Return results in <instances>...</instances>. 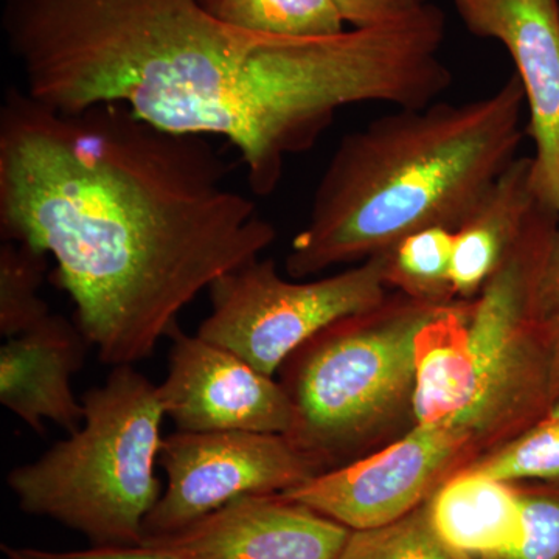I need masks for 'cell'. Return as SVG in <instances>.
Masks as SVG:
<instances>
[{"mask_svg": "<svg viewBox=\"0 0 559 559\" xmlns=\"http://www.w3.org/2000/svg\"><path fill=\"white\" fill-rule=\"evenodd\" d=\"M81 401L80 429L11 469L7 485L24 513L79 532L92 546H142L164 492L159 388L134 366H117Z\"/></svg>", "mask_w": 559, "mask_h": 559, "instance_id": "277c9868", "label": "cell"}, {"mask_svg": "<svg viewBox=\"0 0 559 559\" xmlns=\"http://www.w3.org/2000/svg\"><path fill=\"white\" fill-rule=\"evenodd\" d=\"M465 469L509 484L559 480V419L544 417Z\"/></svg>", "mask_w": 559, "mask_h": 559, "instance_id": "ffe728a7", "label": "cell"}, {"mask_svg": "<svg viewBox=\"0 0 559 559\" xmlns=\"http://www.w3.org/2000/svg\"><path fill=\"white\" fill-rule=\"evenodd\" d=\"M454 230L426 227L388 250L385 282L389 288L429 304L459 300L452 288L451 267Z\"/></svg>", "mask_w": 559, "mask_h": 559, "instance_id": "e0dca14e", "label": "cell"}, {"mask_svg": "<svg viewBox=\"0 0 559 559\" xmlns=\"http://www.w3.org/2000/svg\"><path fill=\"white\" fill-rule=\"evenodd\" d=\"M546 417L559 419V400L550 407L549 414H547Z\"/></svg>", "mask_w": 559, "mask_h": 559, "instance_id": "484cf974", "label": "cell"}, {"mask_svg": "<svg viewBox=\"0 0 559 559\" xmlns=\"http://www.w3.org/2000/svg\"><path fill=\"white\" fill-rule=\"evenodd\" d=\"M388 253L311 282H289L272 259L227 272L209 288L212 311L198 333L274 377L285 360L337 320L378 307L389 296Z\"/></svg>", "mask_w": 559, "mask_h": 559, "instance_id": "52a82bcc", "label": "cell"}, {"mask_svg": "<svg viewBox=\"0 0 559 559\" xmlns=\"http://www.w3.org/2000/svg\"><path fill=\"white\" fill-rule=\"evenodd\" d=\"M349 533L277 492L245 496L142 546L180 559H340Z\"/></svg>", "mask_w": 559, "mask_h": 559, "instance_id": "7c38bea8", "label": "cell"}, {"mask_svg": "<svg viewBox=\"0 0 559 559\" xmlns=\"http://www.w3.org/2000/svg\"><path fill=\"white\" fill-rule=\"evenodd\" d=\"M443 305L395 290L285 360L280 384L294 414L285 437L322 473L369 454L406 419L414 425L415 340Z\"/></svg>", "mask_w": 559, "mask_h": 559, "instance_id": "5b68a950", "label": "cell"}, {"mask_svg": "<svg viewBox=\"0 0 559 559\" xmlns=\"http://www.w3.org/2000/svg\"><path fill=\"white\" fill-rule=\"evenodd\" d=\"M558 221V212L538 202L498 271L471 300L474 403L466 436L474 460L549 414V364L533 323V304Z\"/></svg>", "mask_w": 559, "mask_h": 559, "instance_id": "8992f818", "label": "cell"}, {"mask_svg": "<svg viewBox=\"0 0 559 559\" xmlns=\"http://www.w3.org/2000/svg\"><path fill=\"white\" fill-rule=\"evenodd\" d=\"M430 524L444 544L469 559L509 549L521 528L520 485L462 469L428 499Z\"/></svg>", "mask_w": 559, "mask_h": 559, "instance_id": "2e32d148", "label": "cell"}, {"mask_svg": "<svg viewBox=\"0 0 559 559\" xmlns=\"http://www.w3.org/2000/svg\"><path fill=\"white\" fill-rule=\"evenodd\" d=\"M167 377L160 382L165 417L187 432L282 433L293 426L288 393L270 374L200 334L173 326Z\"/></svg>", "mask_w": 559, "mask_h": 559, "instance_id": "30bf717a", "label": "cell"}, {"mask_svg": "<svg viewBox=\"0 0 559 559\" xmlns=\"http://www.w3.org/2000/svg\"><path fill=\"white\" fill-rule=\"evenodd\" d=\"M218 20L263 35L314 38L344 32L333 0H202Z\"/></svg>", "mask_w": 559, "mask_h": 559, "instance_id": "ac0fdd59", "label": "cell"}, {"mask_svg": "<svg viewBox=\"0 0 559 559\" xmlns=\"http://www.w3.org/2000/svg\"><path fill=\"white\" fill-rule=\"evenodd\" d=\"M2 28L33 100L61 114L121 105L160 130L224 138L260 198L337 110L374 95L349 33L242 31L202 0H5Z\"/></svg>", "mask_w": 559, "mask_h": 559, "instance_id": "7a4b0ae2", "label": "cell"}, {"mask_svg": "<svg viewBox=\"0 0 559 559\" xmlns=\"http://www.w3.org/2000/svg\"><path fill=\"white\" fill-rule=\"evenodd\" d=\"M473 35L499 40L516 66L528 108L533 187L559 213L558 0H452Z\"/></svg>", "mask_w": 559, "mask_h": 559, "instance_id": "8fae6325", "label": "cell"}, {"mask_svg": "<svg viewBox=\"0 0 559 559\" xmlns=\"http://www.w3.org/2000/svg\"><path fill=\"white\" fill-rule=\"evenodd\" d=\"M538 202L533 187V157H516L454 231L451 280L459 300L479 296Z\"/></svg>", "mask_w": 559, "mask_h": 559, "instance_id": "5bb4252c", "label": "cell"}, {"mask_svg": "<svg viewBox=\"0 0 559 559\" xmlns=\"http://www.w3.org/2000/svg\"><path fill=\"white\" fill-rule=\"evenodd\" d=\"M524 108L513 75L477 100L396 109L344 135L290 245L288 274L360 263L426 227L457 230L516 159Z\"/></svg>", "mask_w": 559, "mask_h": 559, "instance_id": "3957f363", "label": "cell"}, {"mask_svg": "<svg viewBox=\"0 0 559 559\" xmlns=\"http://www.w3.org/2000/svg\"><path fill=\"white\" fill-rule=\"evenodd\" d=\"M471 300L443 305L415 340L414 425L441 426L466 437L474 403L468 359ZM474 457V454H473Z\"/></svg>", "mask_w": 559, "mask_h": 559, "instance_id": "9a60e30c", "label": "cell"}, {"mask_svg": "<svg viewBox=\"0 0 559 559\" xmlns=\"http://www.w3.org/2000/svg\"><path fill=\"white\" fill-rule=\"evenodd\" d=\"M5 559H180L164 551L150 549L146 546L130 547H95L76 551H51L36 549V547L0 546Z\"/></svg>", "mask_w": 559, "mask_h": 559, "instance_id": "d4e9b609", "label": "cell"}, {"mask_svg": "<svg viewBox=\"0 0 559 559\" xmlns=\"http://www.w3.org/2000/svg\"><path fill=\"white\" fill-rule=\"evenodd\" d=\"M159 466L167 487L145 521V536L167 535L252 495H277L322 474L282 433L221 430L165 437Z\"/></svg>", "mask_w": 559, "mask_h": 559, "instance_id": "ba28073f", "label": "cell"}, {"mask_svg": "<svg viewBox=\"0 0 559 559\" xmlns=\"http://www.w3.org/2000/svg\"><path fill=\"white\" fill-rule=\"evenodd\" d=\"M474 462L466 441L441 426L414 425L403 436L282 492L349 530L392 524Z\"/></svg>", "mask_w": 559, "mask_h": 559, "instance_id": "9c48e42d", "label": "cell"}, {"mask_svg": "<svg viewBox=\"0 0 559 559\" xmlns=\"http://www.w3.org/2000/svg\"><path fill=\"white\" fill-rule=\"evenodd\" d=\"M340 559H469L444 544L430 524L428 500L382 527L352 530Z\"/></svg>", "mask_w": 559, "mask_h": 559, "instance_id": "44dd1931", "label": "cell"}, {"mask_svg": "<svg viewBox=\"0 0 559 559\" xmlns=\"http://www.w3.org/2000/svg\"><path fill=\"white\" fill-rule=\"evenodd\" d=\"M333 3L345 24L366 28L407 16L428 0H333Z\"/></svg>", "mask_w": 559, "mask_h": 559, "instance_id": "cb8c5ba5", "label": "cell"}, {"mask_svg": "<svg viewBox=\"0 0 559 559\" xmlns=\"http://www.w3.org/2000/svg\"><path fill=\"white\" fill-rule=\"evenodd\" d=\"M49 257L22 242L0 246V334L20 336L51 314L40 297Z\"/></svg>", "mask_w": 559, "mask_h": 559, "instance_id": "d6986e66", "label": "cell"}, {"mask_svg": "<svg viewBox=\"0 0 559 559\" xmlns=\"http://www.w3.org/2000/svg\"><path fill=\"white\" fill-rule=\"evenodd\" d=\"M227 176L204 135L160 130L121 105L61 114L7 87L2 240L53 259L106 366L151 358L202 290L277 238Z\"/></svg>", "mask_w": 559, "mask_h": 559, "instance_id": "6da1fadb", "label": "cell"}, {"mask_svg": "<svg viewBox=\"0 0 559 559\" xmlns=\"http://www.w3.org/2000/svg\"><path fill=\"white\" fill-rule=\"evenodd\" d=\"M92 347L79 323L51 314L0 347V403L43 436L46 421L68 433L84 418L72 380Z\"/></svg>", "mask_w": 559, "mask_h": 559, "instance_id": "4fadbf2b", "label": "cell"}, {"mask_svg": "<svg viewBox=\"0 0 559 559\" xmlns=\"http://www.w3.org/2000/svg\"><path fill=\"white\" fill-rule=\"evenodd\" d=\"M520 485L521 528L509 549L479 559H559V480Z\"/></svg>", "mask_w": 559, "mask_h": 559, "instance_id": "7402d4cb", "label": "cell"}, {"mask_svg": "<svg viewBox=\"0 0 559 559\" xmlns=\"http://www.w3.org/2000/svg\"><path fill=\"white\" fill-rule=\"evenodd\" d=\"M533 323L549 364L550 403L559 400V221L536 286Z\"/></svg>", "mask_w": 559, "mask_h": 559, "instance_id": "603a6c76", "label": "cell"}]
</instances>
